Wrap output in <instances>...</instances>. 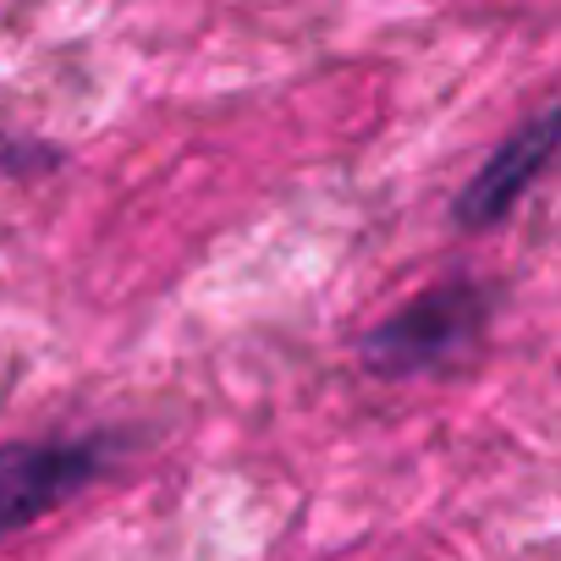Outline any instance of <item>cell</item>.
I'll return each mask as SVG.
<instances>
[{"mask_svg":"<svg viewBox=\"0 0 561 561\" xmlns=\"http://www.w3.org/2000/svg\"><path fill=\"white\" fill-rule=\"evenodd\" d=\"M61 165H67L61 144L0 122V182H39V176H56Z\"/></svg>","mask_w":561,"mask_h":561,"instance_id":"4","label":"cell"},{"mask_svg":"<svg viewBox=\"0 0 561 561\" xmlns=\"http://www.w3.org/2000/svg\"><path fill=\"white\" fill-rule=\"evenodd\" d=\"M495 309H501V293L468 270L430 280L424 293H413L402 309H391L386 320H375L358 336V347H353L358 369L386 386L457 375L484 353Z\"/></svg>","mask_w":561,"mask_h":561,"instance_id":"1","label":"cell"},{"mask_svg":"<svg viewBox=\"0 0 561 561\" xmlns=\"http://www.w3.org/2000/svg\"><path fill=\"white\" fill-rule=\"evenodd\" d=\"M122 430H72V435H23L0 446V539L34 528L39 517L72 506L83 490L116 473L127 457Z\"/></svg>","mask_w":561,"mask_h":561,"instance_id":"2","label":"cell"},{"mask_svg":"<svg viewBox=\"0 0 561 561\" xmlns=\"http://www.w3.org/2000/svg\"><path fill=\"white\" fill-rule=\"evenodd\" d=\"M556 138H561V116H556V105L545 100L528 122H517L484 160H479V171L451 193V226L462 231V237H490V231H501L512 215H517V204L539 187V176H545V165H550V154H556Z\"/></svg>","mask_w":561,"mask_h":561,"instance_id":"3","label":"cell"}]
</instances>
